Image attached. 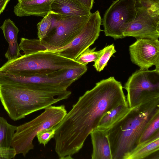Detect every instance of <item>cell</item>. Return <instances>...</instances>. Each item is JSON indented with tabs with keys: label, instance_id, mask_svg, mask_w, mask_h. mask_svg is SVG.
Returning <instances> with one entry per match:
<instances>
[{
	"label": "cell",
	"instance_id": "cell-1",
	"mask_svg": "<svg viewBox=\"0 0 159 159\" xmlns=\"http://www.w3.org/2000/svg\"><path fill=\"white\" fill-rule=\"evenodd\" d=\"M123 88L120 82L110 77L96 83L80 96L56 126L55 151L68 158L78 153L107 112L120 105L127 104Z\"/></svg>",
	"mask_w": 159,
	"mask_h": 159
},
{
	"label": "cell",
	"instance_id": "cell-2",
	"mask_svg": "<svg viewBox=\"0 0 159 159\" xmlns=\"http://www.w3.org/2000/svg\"><path fill=\"white\" fill-rule=\"evenodd\" d=\"M159 93L143 95L139 105L130 108L107 131L114 155L122 157L137 145L145 128L159 113Z\"/></svg>",
	"mask_w": 159,
	"mask_h": 159
},
{
	"label": "cell",
	"instance_id": "cell-3",
	"mask_svg": "<svg viewBox=\"0 0 159 159\" xmlns=\"http://www.w3.org/2000/svg\"><path fill=\"white\" fill-rule=\"evenodd\" d=\"M67 90L42 89L13 84H0V101L10 118L16 121L68 99Z\"/></svg>",
	"mask_w": 159,
	"mask_h": 159
},
{
	"label": "cell",
	"instance_id": "cell-4",
	"mask_svg": "<svg viewBox=\"0 0 159 159\" xmlns=\"http://www.w3.org/2000/svg\"><path fill=\"white\" fill-rule=\"evenodd\" d=\"M50 13L51 25L42 40L21 38L19 45L25 54L40 51L52 50L67 45L80 34L90 15L69 17Z\"/></svg>",
	"mask_w": 159,
	"mask_h": 159
},
{
	"label": "cell",
	"instance_id": "cell-5",
	"mask_svg": "<svg viewBox=\"0 0 159 159\" xmlns=\"http://www.w3.org/2000/svg\"><path fill=\"white\" fill-rule=\"evenodd\" d=\"M82 65L75 60L45 50L8 60L0 68V72L17 76H46L57 70Z\"/></svg>",
	"mask_w": 159,
	"mask_h": 159
},
{
	"label": "cell",
	"instance_id": "cell-6",
	"mask_svg": "<svg viewBox=\"0 0 159 159\" xmlns=\"http://www.w3.org/2000/svg\"><path fill=\"white\" fill-rule=\"evenodd\" d=\"M32 120L17 127L11 142V147L16 155L25 157L34 146L33 140L41 131L54 127L59 123L67 113L64 105L51 106Z\"/></svg>",
	"mask_w": 159,
	"mask_h": 159
},
{
	"label": "cell",
	"instance_id": "cell-7",
	"mask_svg": "<svg viewBox=\"0 0 159 159\" xmlns=\"http://www.w3.org/2000/svg\"><path fill=\"white\" fill-rule=\"evenodd\" d=\"M136 14L135 0H116L106 11L102 22L105 35L116 39L134 20Z\"/></svg>",
	"mask_w": 159,
	"mask_h": 159
},
{
	"label": "cell",
	"instance_id": "cell-8",
	"mask_svg": "<svg viewBox=\"0 0 159 159\" xmlns=\"http://www.w3.org/2000/svg\"><path fill=\"white\" fill-rule=\"evenodd\" d=\"M102 23V19L98 10L91 13L81 31L72 42L62 48L48 51L75 60L98 39L102 31L100 28Z\"/></svg>",
	"mask_w": 159,
	"mask_h": 159
},
{
	"label": "cell",
	"instance_id": "cell-9",
	"mask_svg": "<svg viewBox=\"0 0 159 159\" xmlns=\"http://www.w3.org/2000/svg\"><path fill=\"white\" fill-rule=\"evenodd\" d=\"M124 88L127 91L128 107L133 108L139 105L143 94L159 91V71L140 69L129 77Z\"/></svg>",
	"mask_w": 159,
	"mask_h": 159
},
{
	"label": "cell",
	"instance_id": "cell-10",
	"mask_svg": "<svg viewBox=\"0 0 159 159\" xmlns=\"http://www.w3.org/2000/svg\"><path fill=\"white\" fill-rule=\"evenodd\" d=\"M136 11L135 18L124 31V37L158 39L159 11L139 9Z\"/></svg>",
	"mask_w": 159,
	"mask_h": 159
},
{
	"label": "cell",
	"instance_id": "cell-11",
	"mask_svg": "<svg viewBox=\"0 0 159 159\" xmlns=\"http://www.w3.org/2000/svg\"><path fill=\"white\" fill-rule=\"evenodd\" d=\"M131 61L140 69L148 70L155 66L159 71L158 39H138L129 46Z\"/></svg>",
	"mask_w": 159,
	"mask_h": 159
},
{
	"label": "cell",
	"instance_id": "cell-12",
	"mask_svg": "<svg viewBox=\"0 0 159 159\" xmlns=\"http://www.w3.org/2000/svg\"><path fill=\"white\" fill-rule=\"evenodd\" d=\"M53 0H23L14 6V12L18 16H34L43 17L50 12Z\"/></svg>",
	"mask_w": 159,
	"mask_h": 159
},
{
	"label": "cell",
	"instance_id": "cell-13",
	"mask_svg": "<svg viewBox=\"0 0 159 159\" xmlns=\"http://www.w3.org/2000/svg\"><path fill=\"white\" fill-rule=\"evenodd\" d=\"M50 12L69 17L85 16L91 13L90 11L77 0H53L50 5Z\"/></svg>",
	"mask_w": 159,
	"mask_h": 159
},
{
	"label": "cell",
	"instance_id": "cell-14",
	"mask_svg": "<svg viewBox=\"0 0 159 159\" xmlns=\"http://www.w3.org/2000/svg\"><path fill=\"white\" fill-rule=\"evenodd\" d=\"M93 150L92 159H112L107 131L96 128L90 133Z\"/></svg>",
	"mask_w": 159,
	"mask_h": 159
},
{
	"label": "cell",
	"instance_id": "cell-15",
	"mask_svg": "<svg viewBox=\"0 0 159 159\" xmlns=\"http://www.w3.org/2000/svg\"><path fill=\"white\" fill-rule=\"evenodd\" d=\"M2 30L5 39L9 44L5 57L8 61L15 59L21 55L17 42L18 28L10 19H6L0 27Z\"/></svg>",
	"mask_w": 159,
	"mask_h": 159
},
{
	"label": "cell",
	"instance_id": "cell-16",
	"mask_svg": "<svg viewBox=\"0 0 159 159\" xmlns=\"http://www.w3.org/2000/svg\"><path fill=\"white\" fill-rule=\"evenodd\" d=\"M49 82L50 80L47 76H17L0 72V84H13L43 88L46 87Z\"/></svg>",
	"mask_w": 159,
	"mask_h": 159
},
{
	"label": "cell",
	"instance_id": "cell-17",
	"mask_svg": "<svg viewBox=\"0 0 159 159\" xmlns=\"http://www.w3.org/2000/svg\"><path fill=\"white\" fill-rule=\"evenodd\" d=\"M159 131L148 139L139 143L125 154L123 159H142L158 152Z\"/></svg>",
	"mask_w": 159,
	"mask_h": 159
},
{
	"label": "cell",
	"instance_id": "cell-18",
	"mask_svg": "<svg viewBox=\"0 0 159 159\" xmlns=\"http://www.w3.org/2000/svg\"><path fill=\"white\" fill-rule=\"evenodd\" d=\"M128 104L120 105L107 112L102 117L97 128L108 130L129 110Z\"/></svg>",
	"mask_w": 159,
	"mask_h": 159
},
{
	"label": "cell",
	"instance_id": "cell-19",
	"mask_svg": "<svg viewBox=\"0 0 159 159\" xmlns=\"http://www.w3.org/2000/svg\"><path fill=\"white\" fill-rule=\"evenodd\" d=\"M17 127L9 123L3 117L0 116V149L11 147L12 138Z\"/></svg>",
	"mask_w": 159,
	"mask_h": 159
},
{
	"label": "cell",
	"instance_id": "cell-20",
	"mask_svg": "<svg viewBox=\"0 0 159 159\" xmlns=\"http://www.w3.org/2000/svg\"><path fill=\"white\" fill-rule=\"evenodd\" d=\"M86 66L57 70L48 76L61 81L72 80L74 82L78 80L87 70Z\"/></svg>",
	"mask_w": 159,
	"mask_h": 159
},
{
	"label": "cell",
	"instance_id": "cell-21",
	"mask_svg": "<svg viewBox=\"0 0 159 159\" xmlns=\"http://www.w3.org/2000/svg\"><path fill=\"white\" fill-rule=\"evenodd\" d=\"M159 113L154 117L145 128L140 137L138 144L148 139L153 136L159 131Z\"/></svg>",
	"mask_w": 159,
	"mask_h": 159
},
{
	"label": "cell",
	"instance_id": "cell-22",
	"mask_svg": "<svg viewBox=\"0 0 159 159\" xmlns=\"http://www.w3.org/2000/svg\"><path fill=\"white\" fill-rule=\"evenodd\" d=\"M104 51L99 58L95 61L93 67L98 72L102 71L107 65V63L111 56L116 52L114 44L106 46L104 48Z\"/></svg>",
	"mask_w": 159,
	"mask_h": 159
},
{
	"label": "cell",
	"instance_id": "cell-23",
	"mask_svg": "<svg viewBox=\"0 0 159 159\" xmlns=\"http://www.w3.org/2000/svg\"><path fill=\"white\" fill-rule=\"evenodd\" d=\"M96 47L92 49L89 48L85 50L75 60L80 64L86 66L89 62L96 61L104 51V48L98 51H95Z\"/></svg>",
	"mask_w": 159,
	"mask_h": 159
},
{
	"label": "cell",
	"instance_id": "cell-24",
	"mask_svg": "<svg viewBox=\"0 0 159 159\" xmlns=\"http://www.w3.org/2000/svg\"><path fill=\"white\" fill-rule=\"evenodd\" d=\"M50 12L44 16L37 25L38 38L40 40H42L45 37L50 27L51 17Z\"/></svg>",
	"mask_w": 159,
	"mask_h": 159
},
{
	"label": "cell",
	"instance_id": "cell-25",
	"mask_svg": "<svg viewBox=\"0 0 159 159\" xmlns=\"http://www.w3.org/2000/svg\"><path fill=\"white\" fill-rule=\"evenodd\" d=\"M136 9L159 11V0H135Z\"/></svg>",
	"mask_w": 159,
	"mask_h": 159
},
{
	"label": "cell",
	"instance_id": "cell-26",
	"mask_svg": "<svg viewBox=\"0 0 159 159\" xmlns=\"http://www.w3.org/2000/svg\"><path fill=\"white\" fill-rule=\"evenodd\" d=\"M56 130L55 126L39 132L36 136L39 143L45 147L50 140L54 137Z\"/></svg>",
	"mask_w": 159,
	"mask_h": 159
},
{
	"label": "cell",
	"instance_id": "cell-27",
	"mask_svg": "<svg viewBox=\"0 0 159 159\" xmlns=\"http://www.w3.org/2000/svg\"><path fill=\"white\" fill-rule=\"evenodd\" d=\"M89 11L92 9L94 0H77Z\"/></svg>",
	"mask_w": 159,
	"mask_h": 159
},
{
	"label": "cell",
	"instance_id": "cell-28",
	"mask_svg": "<svg viewBox=\"0 0 159 159\" xmlns=\"http://www.w3.org/2000/svg\"><path fill=\"white\" fill-rule=\"evenodd\" d=\"M10 0H0V15L3 12Z\"/></svg>",
	"mask_w": 159,
	"mask_h": 159
},
{
	"label": "cell",
	"instance_id": "cell-29",
	"mask_svg": "<svg viewBox=\"0 0 159 159\" xmlns=\"http://www.w3.org/2000/svg\"><path fill=\"white\" fill-rule=\"evenodd\" d=\"M23 0H27V1H29V0H18V2H20L21 1Z\"/></svg>",
	"mask_w": 159,
	"mask_h": 159
}]
</instances>
